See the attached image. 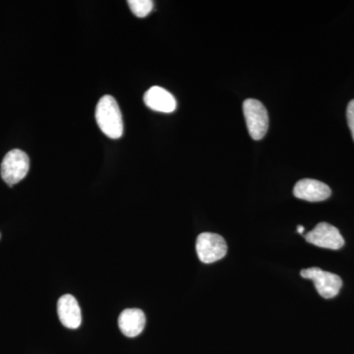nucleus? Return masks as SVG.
<instances>
[{
  "label": "nucleus",
  "instance_id": "nucleus-1",
  "mask_svg": "<svg viewBox=\"0 0 354 354\" xmlns=\"http://www.w3.org/2000/svg\"><path fill=\"white\" fill-rule=\"evenodd\" d=\"M95 120L100 129L111 139H120L124 131L122 113L111 95L101 97L95 109Z\"/></svg>",
  "mask_w": 354,
  "mask_h": 354
},
{
  "label": "nucleus",
  "instance_id": "nucleus-2",
  "mask_svg": "<svg viewBox=\"0 0 354 354\" xmlns=\"http://www.w3.org/2000/svg\"><path fill=\"white\" fill-rule=\"evenodd\" d=\"M243 113L251 138H264L269 128V115L264 104L255 99H247L243 102Z\"/></svg>",
  "mask_w": 354,
  "mask_h": 354
},
{
  "label": "nucleus",
  "instance_id": "nucleus-3",
  "mask_svg": "<svg viewBox=\"0 0 354 354\" xmlns=\"http://www.w3.org/2000/svg\"><path fill=\"white\" fill-rule=\"evenodd\" d=\"M30 169V158L27 153L14 149L6 153L1 164V177L9 186L15 185L25 178Z\"/></svg>",
  "mask_w": 354,
  "mask_h": 354
},
{
  "label": "nucleus",
  "instance_id": "nucleus-4",
  "mask_svg": "<svg viewBox=\"0 0 354 354\" xmlns=\"http://www.w3.org/2000/svg\"><path fill=\"white\" fill-rule=\"evenodd\" d=\"M196 252L201 262L204 264H212L227 255V242L221 235L203 232L197 237Z\"/></svg>",
  "mask_w": 354,
  "mask_h": 354
},
{
  "label": "nucleus",
  "instance_id": "nucleus-5",
  "mask_svg": "<svg viewBox=\"0 0 354 354\" xmlns=\"http://www.w3.org/2000/svg\"><path fill=\"white\" fill-rule=\"evenodd\" d=\"M302 278L313 281L319 295L326 299L334 298L339 295L342 286V279L333 272L323 271L320 268H309L302 270Z\"/></svg>",
  "mask_w": 354,
  "mask_h": 354
},
{
  "label": "nucleus",
  "instance_id": "nucleus-6",
  "mask_svg": "<svg viewBox=\"0 0 354 354\" xmlns=\"http://www.w3.org/2000/svg\"><path fill=\"white\" fill-rule=\"evenodd\" d=\"M305 239L313 245L332 250H339L344 245V239L339 230L327 223H318L314 230L305 235Z\"/></svg>",
  "mask_w": 354,
  "mask_h": 354
},
{
  "label": "nucleus",
  "instance_id": "nucleus-7",
  "mask_svg": "<svg viewBox=\"0 0 354 354\" xmlns=\"http://www.w3.org/2000/svg\"><path fill=\"white\" fill-rule=\"evenodd\" d=\"M293 194L298 199L308 202L325 201L332 195V190L327 184L315 180V179L305 178L295 184Z\"/></svg>",
  "mask_w": 354,
  "mask_h": 354
},
{
  "label": "nucleus",
  "instance_id": "nucleus-8",
  "mask_svg": "<svg viewBox=\"0 0 354 354\" xmlns=\"http://www.w3.org/2000/svg\"><path fill=\"white\" fill-rule=\"evenodd\" d=\"M57 314L60 322L69 329H77L82 322L81 309L76 298L71 295H65L57 302Z\"/></svg>",
  "mask_w": 354,
  "mask_h": 354
},
{
  "label": "nucleus",
  "instance_id": "nucleus-9",
  "mask_svg": "<svg viewBox=\"0 0 354 354\" xmlns=\"http://www.w3.org/2000/svg\"><path fill=\"white\" fill-rule=\"evenodd\" d=\"M144 102L149 109L158 113H171L176 109V101L171 93L164 88L153 86L147 91Z\"/></svg>",
  "mask_w": 354,
  "mask_h": 354
},
{
  "label": "nucleus",
  "instance_id": "nucleus-10",
  "mask_svg": "<svg viewBox=\"0 0 354 354\" xmlns=\"http://www.w3.org/2000/svg\"><path fill=\"white\" fill-rule=\"evenodd\" d=\"M145 325V314L140 309H125L118 318L121 333L128 337H135L141 334Z\"/></svg>",
  "mask_w": 354,
  "mask_h": 354
},
{
  "label": "nucleus",
  "instance_id": "nucleus-11",
  "mask_svg": "<svg viewBox=\"0 0 354 354\" xmlns=\"http://www.w3.org/2000/svg\"><path fill=\"white\" fill-rule=\"evenodd\" d=\"M127 3L132 13L138 18H145L153 10L152 0H129Z\"/></svg>",
  "mask_w": 354,
  "mask_h": 354
},
{
  "label": "nucleus",
  "instance_id": "nucleus-12",
  "mask_svg": "<svg viewBox=\"0 0 354 354\" xmlns=\"http://www.w3.org/2000/svg\"><path fill=\"white\" fill-rule=\"evenodd\" d=\"M346 118H348L349 129H351L354 141V100L348 104V109H346Z\"/></svg>",
  "mask_w": 354,
  "mask_h": 354
},
{
  "label": "nucleus",
  "instance_id": "nucleus-13",
  "mask_svg": "<svg viewBox=\"0 0 354 354\" xmlns=\"http://www.w3.org/2000/svg\"><path fill=\"white\" fill-rule=\"evenodd\" d=\"M297 232H298V234H304V227H302V225H298V227H297Z\"/></svg>",
  "mask_w": 354,
  "mask_h": 354
}]
</instances>
